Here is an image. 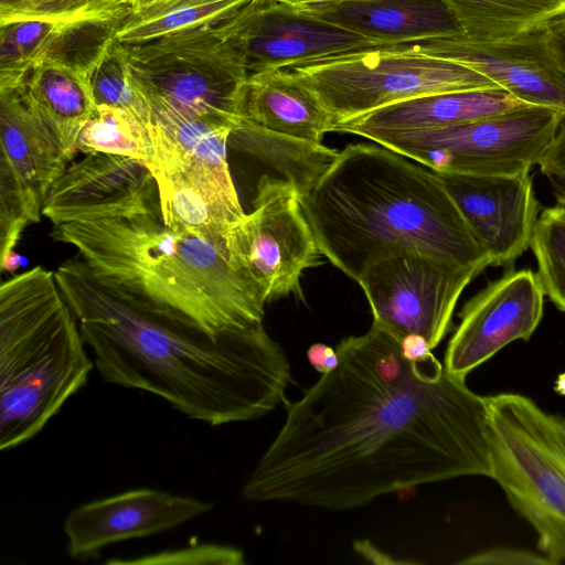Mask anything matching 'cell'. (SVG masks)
<instances>
[{
    "mask_svg": "<svg viewBox=\"0 0 565 565\" xmlns=\"http://www.w3.org/2000/svg\"><path fill=\"white\" fill-rule=\"evenodd\" d=\"M296 402L243 488L249 501L348 510L416 486L491 478L487 396L372 323Z\"/></svg>",
    "mask_w": 565,
    "mask_h": 565,
    "instance_id": "6da1fadb",
    "label": "cell"
},
{
    "mask_svg": "<svg viewBox=\"0 0 565 565\" xmlns=\"http://www.w3.org/2000/svg\"><path fill=\"white\" fill-rule=\"evenodd\" d=\"M54 274L105 382L152 393L211 426L254 420L284 404L289 363L263 324L212 334L167 319L82 257Z\"/></svg>",
    "mask_w": 565,
    "mask_h": 565,
    "instance_id": "7a4b0ae2",
    "label": "cell"
},
{
    "mask_svg": "<svg viewBox=\"0 0 565 565\" xmlns=\"http://www.w3.org/2000/svg\"><path fill=\"white\" fill-rule=\"evenodd\" d=\"M301 204L321 255L356 282L375 263L407 252L490 266L441 178L376 142L340 150Z\"/></svg>",
    "mask_w": 565,
    "mask_h": 565,
    "instance_id": "3957f363",
    "label": "cell"
},
{
    "mask_svg": "<svg viewBox=\"0 0 565 565\" xmlns=\"http://www.w3.org/2000/svg\"><path fill=\"white\" fill-rule=\"evenodd\" d=\"M50 236L158 316L212 334L263 324L266 302L226 247L172 230L161 211L55 224Z\"/></svg>",
    "mask_w": 565,
    "mask_h": 565,
    "instance_id": "277c9868",
    "label": "cell"
},
{
    "mask_svg": "<svg viewBox=\"0 0 565 565\" xmlns=\"http://www.w3.org/2000/svg\"><path fill=\"white\" fill-rule=\"evenodd\" d=\"M52 270L35 266L0 287V449L38 435L95 365Z\"/></svg>",
    "mask_w": 565,
    "mask_h": 565,
    "instance_id": "5b68a950",
    "label": "cell"
},
{
    "mask_svg": "<svg viewBox=\"0 0 565 565\" xmlns=\"http://www.w3.org/2000/svg\"><path fill=\"white\" fill-rule=\"evenodd\" d=\"M491 479L537 534L553 564L565 562V418L518 393L487 396Z\"/></svg>",
    "mask_w": 565,
    "mask_h": 565,
    "instance_id": "8992f818",
    "label": "cell"
},
{
    "mask_svg": "<svg viewBox=\"0 0 565 565\" xmlns=\"http://www.w3.org/2000/svg\"><path fill=\"white\" fill-rule=\"evenodd\" d=\"M215 24L117 44L134 86L149 106H168L184 116L234 128L248 76Z\"/></svg>",
    "mask_w": 565,
    "mask_h": 565,
    "instance_id": "52a82bcc",
    "label": "cell"
},
{
    "mask_svg": "<svg viewBox=\"0 0 565 565\" xmlns=\"http://www.w3.org/2000/svg\"><path fill=\"white\" fill-rule=\"evenodd\" d=\"M285 68L316 94L334 125L422 95L501 88L465 65L394 44Z\"/></svg>",
    "mask_w": 565,
    "mask_h": 565,
    "instance_id": "ba28073f",
    "label": "cell"
},
{
    "mask_svg": "<svg viewBox=\"0 0 565 565\" xmlns=\"http://www.w3.org/2000/svg\"><path fill=\"white\" fill-rule=\"evenodd\" d=\"M565 116L529 105L479 120L420 130H377L366 138L436 173L514 174L531 171Z\"/></svg>",
    "mask_w": 565,
    "mask_h": 565,
    "instance_id": "9c48e42d",
    "label": "cell"
},
{
    "mask_svg": "<svg viewBox=\"0 0 565 565\" xmlns=\"http://www.w3.org/2000/svg\"><path fill=\"white\" fill-rule=\"evenodd\" d=\"M226 248L232 266L266 303L289 295L301 298L300 278L321 257L300 191L268 174L258 180L253 210L233 228Z\"/></svg>",
    "mask_w": 565,
    "mask_h": 565,
    "instance_id": "30bf717a",
    "label": "cell"
},
{
    "mask_svg": "<svg viewBox=\"0 0 565 565\" xmlns=\"http://www.w3.org/2000/svg\"><path fill=\"white\" fill-rule=\"evenodd\" d=\"M483 269L407 252L375 263L358 282L373 323L399 340L423 335L434 349L449 331L463 289Z\"/></svg>",
    "mask_w": 565,
    "mask_h": 565,
    "instance_id": "8fae6325",
    "label": "cell"
},
{
    "mask_svg": "<svg viewBox=\"0 0 565 565\" xmlns=\"http://www.w3.org/2000/svg\"><path fill=\"white\" fill-rule=\"evenodd\" d=\"M215 25L242 60L248 78L295 64L387 45L280 0H248Z\"/></svg>",
    "mask_w": 565,
    "mask_h": 565,
    "instance_id": "7c38bea8",
    "label": "cell"
},
{
    "mask_svg": "<svg viewBox=\"0 0 565 565\" xmlns=\"http://www.w3.org/2000/svg\"><path fill=\"white\" fill-rule=\"evenodd\" d=\"M395 46L465 65L519 99L565 116V71L551 46L547 24L500 41H475L460 35Z\"/></svg>",
    "mask_w": 565,
    "mask_h": 565,
    "instance_id": "4fadbf2b",
    "label": "cell"
},
{
    "mask_svg": "<svg viewBox=\"0 0 565 565\" xmlns=\"http://www.w3.org/2000/svg\"><path fill=\"white\" fill-rule=\"evenodd\" d=\"M544 289L531 269L509 271L471 298L460 312L445 370L465 380L515 340H529L543 316Z\"/></svg>",
    "mask_w": 565,
    "mask_h": 565,
    "instance_id": "5bb4252c",
    "label": "cell"
},
{
    "mask_svg": "<svg viewBox=\"0 0 565 565\" xmlns=\"http://www.w3.org/2000/svg\"><path fill=\"white\" fill-rule=\"evenodd\" d=\"M159 211L158 183L146 162L90 151L53 183L42 215L55 225Z\"/></svg>",
    "mask_w": 565,
    "mask_h": 565,
    "instance_id": "9a60e30c",
    "label": "cell"
},
{
    "mask_svg": "<svg viewBox=\"0 0 565 565\" xmlns=\"http://www.w3.org/2000/svg\"><path fill=\"white\" fill-rule=\"evenodd\" d=\"M437 174L488 253L490 266L510 265L531 246L539 202L530 171Z\"/></svg>",
    "mask_w": 565,
    "mask_h": 565,
    "instance_id": "2e32d148",
    "label": "cell"
},
{
    "mask_svg": "<svg viewBox=\"0 0 565 565\" xmlns=\"http://www.w3.org/2000/svg\"><path fill=\"white\" fill-rule=\"evenodd\" d=\"M213 504L154 489H136L90 501L64 522L67 552L92 558L106 546L171 530L212 510Z\"/></svg>",
    "mask_w": 565,
    "mask_h": 565,
    "instance_id": "e0dca14e",
    "label": "cell"
},
{
    "mask_svg": "<svg viewBox=\"0 0 565 565\" xmlns=\"http://www.w3.org/2000/svg\"><path fill=\"white\" fill-rule=\"evenodd\" d=\"M0 172L13 182L30 223H36L51 186L72 159L25 85L0 89Z\"/></svg>",
    "mask_w": 565,
    "mask_h": 565,
    "instance_id": "ac0fdd59",
    "label": "cell"
},
{
    "mask_svg": "<svg viewBox=\"0 0 565 565\" xmlns=\"http://www.w3.org/2000/svg\"><path fill=\"white\" fill-rule=\"evenodd\" d=\"M158 164L153 172L174 174L243 211L227 161L232 127L150 106Z\"/></svg>",
    "mask_w": 565,
    "mask_h": 565,
    "instance_id": "d6986e66",
    "label": "cell"
},
{
    "mask_svg": "<svg viewBox=\"0 0 565 565\" xmlns=\"http://www.w3.org/2000/svg\"><path fill=\"white\" fill-rule=\"evenodd\" d=\"M298 8L381 44L463 35L445 0H330Z\"/></svg>",
    "mask_w": 565,
    "mask_h": 565,
    "instance_id": "ffe728a7",
    "label": "cell"
},
{
    "mask_svg": "<svg viewBox=\"0 0 565 565\" xmlns=\"http://www.w3.org/2000/svg\"><path fill=\"white\" fill-rule=\"evenodd\" d=\"M529 105L503 88L434 93L335 124L333 131L361 136L377 130L441 128L500 115Z\"/></svg>",
    "mask_w": 565,
    "mask_h": 565,
    "instance_id": "44dd1931",
    "label": "cell"
},
{
    "mask_svg": "<svg viewBox=\"0 0 565 565\" xmlns=\"http://www.w3.org/2000/svg\"><path fill=\"white\" fill-rule=\"evenodd\" d=\"M271 134L322 146L333 120L316 94L288 68L248 78L241 117Z\"/></svg>",
    "mask_w": 565,
    "mask_h": 565,
    "instance_id": "7402d4cb",
    "label": "cell"
},
{
    "mask_svg": "<svg viewBox=\"0 0 565 565\" xmlns=\"http://www.w3.org/2000/svg\"><path fill=\"white\" fill-rule=\"evenodd\" d=\"M92 70L47 56L30 73L25 92L72 159L78 139L97 105L90 85Z\"/></svg>",
    "mask_w": 565,
    "mask_h": 565,
    "instance_id": "603a6c76",
    "label": "cell"
},
{
    "mask_svg": "<svg viewBox=\"0 0 565 565\" xmlns=\"http://www.w3.org/2000/svg\"><path fill=\"white\" fill-rule=\"evenodd\" d=\"M456 14L463 36L500 41L546 25L565 13V0H445Z\"/></svg>",
    "mask_w": 565,
    "mask_h": 565,
    "instance_id": "cb8c5ba5",
    "label": "cell"
},
{
    "mask_svg": "<svg viewBox=\"0 0 565 565\" xmlns=\"http://www.w3.org/2000/svg\"><path fill=\"white\" fill-rule=\"evenodd\" d=\"M248 0H174L131 10L115 31V41L136 44L202 24L218 23Z\"/></svg>",
    "mask_w": 565,
    "mask_h": 565,
    "instance_id": "d4e9b609",
    "label": "cell"
},
{
    "mask_svg": "<svg viewBox=\"0 0 565 565\" xmlns=\"http://www.w3.org/2000/svg\"><path fill=\"white\" fill-rule=\"evenodd\" d=\"M77 149L84 153L98 151L141 160L152 173L158 164L153 125L150 127L132 114L109 106H97L81 131Z\"/></svg>",
    "mask_w": 565,
    "mask_h": 565,
    "instance_id": "484cf974",
    "label": "cell"
},
{
    "mask_svg": "<svg viewBox=\"0 0 565 565\" xmlns=\"http://www.w3.org/2000/svg\"><path fill=\"white\" fill-rule=\"evenodd\" d=\"M63 29L44 21L0 25V89L24 86L33 68L53 52Z\"/></svg>",
    "mask_w": 565,
    "mask_h": 565,
    "instance_id": "4316f807",
    "label": "cell"
},
{
    "mask_svg": "<svg viewBox=\"0 0 565 565\" xmlns=\"http://www.w3.org/2000/svg\"><path fill=\"white\" fill-rule=\"evenodd\" d=\"M130 0H0V25L44 21L61 25L121 22Z\"/></svg>",
    "mask_w": 565,
    "mask_h": 565,
    "instance_id": "83f0119b",
    "label": "cell"
},
{
    "mask_svg": "<svg viewBox=\"0 0 565 565\" xmlns=\"http://www.w3.org/2000/svg\"><path fill=\"white\" fill-rule=\"evenodd\" d=\"M531 247L545 295L565 312V206L555 204L542 211Z\"/></svg>",
    "mask_w": 565,
    "mask_h": 565,
    "instance_id": "f1b7e54d",
    "label": "cell"
},
{
    "mask_svg": "<svg viewBox=\"0 0 565 565\" xmlns=\"http://www.w3.org/2000/svg\"><path fill=\"white\" fill-rule=\"evenodd\" d=\"M90 85L97 106L124 109L152 126L150 106L134 86L117 42L96 63L90 74Z\"/></svg>",
    "mask_w": 565,
    "mask_h": 565,
    "instance_id": "f546056e",
    "label": "cell"
},
{
    "mask_svg": "<svg viewBox=\"0 0 565 565\" xmlns=\"http://www.w3.org/2000/svg\"><path fill=\"white\" fill-rule=\"evenodd\" d=\"M111 564H242L243 553L234 547L222 545H198L189 553L188 548L166 551L156 555L130 561H111Z\"/></svg>",
    "mask_w": 565,
    "mask_h": 565,
    "instance_id": "4dcf8cb0",
    "label": "cell"
},
{
    "mask_svg": "<svg viewBox=\"0 0 565 565\" xmlns=\"http://www.w3.org/2000/svg\"><path fill=\"white\" fill-rule=\"evenodd\" d=\"M537 164L550 183L556 204L565 206V118Z\"/></svg>",
    "mask_w": 565,
    "mask_h": 565,
    "instance_id": "1f68e13d",
    "label": "cell"
},
{
    "mask_svg": "<svg viewBox=\"0 0 565 565\" xmlns=\"http://www.w3.org/2000/svg\"><path fill=\"white\" fill-rule=\"evenodd\" d=\"M470 565H554L545 555L514 547H493L461 561Z\"/></svg>",
    "mask_w": 565,
    "mask_h": 565,
    "instance_id": "d6a6232c",
    "label": "cell"
},
{
    "mask_svg": "<svg viewBox=\"0 0 565 565\" xmlns=\"http://www.w3.org/2000/svg\"><path fill=\"white\" fill-rule=\"evenodd\" d=\"M307 358L311 366L319 373L326 374L339 364L337 350L324 343H315L309 347Z\"/></svg>",
    "mask_w": 565,
    "mask_h": 565,
    "instance_id": "836d02e7",
    "label": "cell"
},
{
    "mask_svg": "<svg viewBox=\"0 0 565 565\" xmlns=\"http://www.w3.org/2000/svg\"><path fill=\"white\" fill-rule=\"evenodd\" d=\"M429 342L419 334H408L401 340V351L408 361H424L433 356Z\"/></svg>",
    "mask_w": 565,
    "mask_h": 565,
    "instance_id": "e575fe53",
    "label": "cell"
},
{
    "mask_svg": "<svg viewBox=\"0 0 565 565\" xmlns=\"http://www.w3.org/2000/svg\"><path fill=\"white\" fill-rule=\"evenodd\" d=\"M547 32L556 61L565 71V13L547 23Z\"/></svg>",
    "mask_w": 565,
    "mask_h": 565,
    "instance_id": "d590c367",
    "label": "cell"
},
{
    "mask_svg": "<svg viewBox=\"0 0 565 565\" xmlns=\"http://www.w3.org/2000/svg\"><path fill=\"white\" fill-rule=\"evenodd\" d=\"M174 0H130L132 10L148 8L161 3L171 2Z\"/></svg>",
    "mask_w": 565,
    "mask_h": 565,
    "instance_id": "8d00e7d4",
    "label": "cell"
},
{
    "mask_svg": "<svg viewBox=\"0 0 565 565\" xmlns=\"http://www.w3.org/2000/svg\"><path fill=\"white\" fill-rule=\"evenodd\" d=\"M280 1L299 7V6H303V4L319 3V2H323V1H330V0H280Z\"/></svg>",
    "mask_w": 565,
    "mask_h": 565,
    "instance_id": "74e56055",
    "label": "cell"
},
{
    "mask_svg": "<svg viewBox=\"0 0 565 565\" xmlns=\"http://www.w3.org/2000/svg\"><path fill=\"white\" fill-rule=\"evenodd\" d=\"M556 390L565 395V373L562 374L559 377H558V381H557V384H556Z\"/></svg>",
    "mask_w": 565,
    "mask_h": 565,
    "instance_id": "f35d334b",
    "label": "cell"
}]
</instances>
